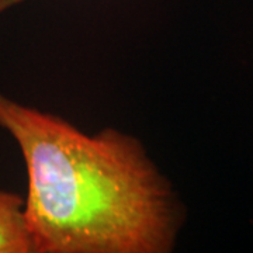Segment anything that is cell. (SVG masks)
Instances as JSON below:
<instances>
[{
    "label": "cell",
    "mask_w": 253,
    "mask_h": 253,
    "mask_svg": "<svg viewBox=\"0 0 253 253\" xmlns=\"http://www.w3.org/2000/svg\"><path fill=\"white\" fill-rule=\"evenodd\" d=\"M0 128L27 172L24 214L34 253H170L184 207L142 141L84 132L0 93Z\"/></svg>",
    "instance_id": "1"
},
{
    "label": "cell",
    "mask_w": 253,
    "mask_h": 253,
    "mask_svg": "<svg viewBox=\"0 0 253 253\" xmlns=\"http://www.w3.org/2000/svg\"><path fill=\"white\" fill-rule=\"evenodd\" d=\"M0 253H34L24 199L4 189H0Z\"/></svg>",
    "instance_id": "2"
},
{
    "label": "cell",
    "mask_w": 253,
    "mask_h": 253,
    "mask_svg": "<svg viewBox=\"0 0 253 253\" xmlns=\"http://www.w3.org/2000/svg\"><path fill=\"white\" fill-rule=\"evenodd\" d=\"M28 1V0H0V16L6 11H9L10 9L16 7L18 4Z\"/></svg>",
    "instance_id": "3"
}]
</instances>
